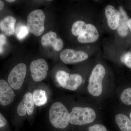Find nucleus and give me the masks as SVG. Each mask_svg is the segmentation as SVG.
Wrapping results in <instances>:
<instances>
[{
  "label": "nucleus",
  "instance_id": "15",
  "mask_svg": "<svg viewBox=\"0 0 131 131\" xmlns=\"http://www.w3.org/2000/svg\"><path fill=\"white\" fill-rule=\"evenodd\" d=\"M33 100L35 105L40 106L45 105L47 102V94L43 90H36L32 94Z\"/></svg>",
  "mask_w": 131,
  "mask_h": 131
},
{
  "label": "nucleus",
  "instance_id": "22",
  "mask_svg": "<svg viewBox=\"0 0 131 131\" xmlns=\"http://www.w3.org/2000/svg\"><path fill=\"white\" fill-rule=\"evenodd\" d=\"M121 61L131 69V52H128L124 54L121 58Z\"/></svg>",
  "mask_w": 131,
  "mask_h": 131
},
{
  "label": "nucleus",
  "instance_id": "12",
  "mask_svg": "<svg viewBox=\"0 0 131 131\" xmlns=\"http://www.w3.org/2000/svg\"><path fill=\"white\" fill-rule=\"evenodd\" d=\"M16 20L12 16L6 17L0 21V30L7 36L13 35L15 32Z\"/></svg>",
  "mask_w": 131,
  "mask_h": 131
},
{
  "label": "nucleus",
  "instance_id": "8",
  "mask_svg": "<svg viewBox=\"0 0 131 131\" xmlns=\"http://www.w3.org/2000/svg\"><path fill=\"white\" fill-rule=\"evenodd\" d=\"M15 96L9 83L5 80H0V105L6 106L11 104Z\"/></svg>",
  "mask_w": 131,
  "mask_h": 131
},
{
  "label": "nucleus",
  "instance_id": "21",
  "mask_svg": "<svg viewBox=\"0 0 131 131\" xmlns=\"http://www.w3.org/2000/svg\"><path fill=\"white\" fill-rule=\"evenodd\" d=\"M120 99L121 102L125 105H131V88L124 90L121 95Z\"/></svg>",
  "mask_w": 131,
  "mask_h": 131
},
{
  "label": "nucleus",
  "instance_id": "19",
  "mask_svg": "<svg viewBox=\"0 0 131 131\" xmlns=\"http://www.w3.org/2000/svg\"><path fill=\"white\" fill-rule=\"evenodd\" d=\"M15 32L17 38L19 40H21L28 35L29 30L27 26L23 24H19L16 26Z\"/></svg>",
  "mask_w": 131,
  "mask_h": 131
},
{
  "label": "nucleus",
  "instance_id": "10",
  "mask_svg": "<svg viewBox=\"0 0 131 131\" xmlns=\"http://www.w3.org/2000/svg\"><path fill=\"white\" fill-rule=\"evenodd\" d=\"M99 33L97 29L92 24L87 25L86 30L78 37V40L81 43H92L95 42L99 38Z\"/></svg>",
  "mask_w": 131,
  "mask_h": 131
},
{
  "label": "nucleus",
  "instance_id": "6",
  "mask_svg": "<svg viewBox=\"0 0 131 131\" xmlns=\"http://www.w3.org/2000/svg\"><path fill=\"white\" fill-rule=\"evenodd\" d=\"M30 69L34 81L40 82L44 80L47 77L49 67L43 59H39L31 63Z\"/></svg>",
  "mask_w": 131,
  "mask_h": 131
},
{
  "label": "nucleus",
  "instance_id": "26",
  "mask_svg": "<svg viewBox=\"0 0 131 131\" xmlns=\"http://www.w3.org/2000/svg\"><path fill=\"white\" fill-rule=\"evenodd\" d=\"M7 121L1 114L0 113V127L5 126L7 124Z\"/></svg>",
  "mask_w": 131,
  "mask_h": 131
},
{
  "label": "nucleus",
  "instance_id": "24",
  "mask_svg": "<svg viewBox=\"0 0 131 131\" xmlns=\"http://www.w3.org/2000/svg\"><path fill=\"white\" fill-rule=\"evenodd\" d=\"M89 131H107L106 128L103 125L95 124L89 128Z\"/></svg>",
  "mask_w": 131,
  "mask_h": 131
},
{
  "label": "nucleus",
  "instance_id": "16",
  "mask_svg": "<svg viewBox=\"0 0 131 131\" xmlns=\"http://www.w3.org/2000/svg\"><path fill=\"white\" fill-rule=\"evenodd\" d=\"M82 78L78 74H71L65 88V89L74 91L81 84Z\"/></svg>",
  "mask_w": 131,
  "mask_h": 131
},
{
  "label": "nucleus",
  "instance_id": "2",
  "mask_svg": "<svg viewBox=\"0 0 131 131\" xmlns=\"http://www.w3.org/2000/svg\"><path fill=\"white\" fill-rule=\"evenodd\" d=\"M96 115L93 109L90 107H76L69 113L68 118L70 124L75 125H83L93 122Z\"/></svg>",
  "mask_w": 131,
  "mask_h": 131
},
{
  "label": "nucleus",
  "instance_id": "29",
  "mask_svg": "<svg viewBox=\"0 0 131 131\" xmlns=\"http://www.w3.org/2000/svg\"><path fill=\"white\" fill-rule=\"evenodd\" d=\"M6 1L8 2L12 3L14 2L15 1H14V0H8V1Z\"/></svg>",
  "mask_w": 131,
  "mask_h": 131
},
{
  "label": "nucleus",
  "instance_id": "20",
  "mask_svg": "<svg viewBox=\"0 0 131 131\" xmlns=\"http://www.w3.org/2000/svg\"><path fill=\"white\" fill-rule=\"evenodd\" d=\"M70 74L62 70L58 71L56 74V78L61 87L65 89Z\"/></svg>",
  "mask_w": 131,
  "mask_h": 131
},
{
  "label": "nucleus",
  "instance_id": "18",
  "mask_svg": "<svg viewBox=\"0 0 131 131\" xmlns=\"http://www.w3.org/2000/svg\"><path fill=\"white\" fill-rule=\"evenodd\" d=\"M87 25L84 21L81 20L76 21L71 28L72 34L74 36H79L85 31Z\"/></svg>",
  "mask_w": 131,
  "mask_h": 131
},
{
  "label": "nucleus",
  "instance_id": "11",
  "mask_svg": "<svg viewBox=\"0 0 131 131\" xmlns=\"http://www.w3.org/2000/svg\"><path fill=\"white\" fill-rule=\"evenodd\" d=\"M105 13L107 19L108 25L112 30L117 29L119 21V12L112 5H108L105 9Z\"/></svg>",
  "mask_w": 131,
  "mask_h": 131
},
{
  "label": "nucleus",
  "instance_id": "3",
  "mask_svg": "<svg viewBox=\"0 0 131 131\" xmlns=\"http://www.w3.org/2000/svg\"><path fill=\"white\" fill-rule=\"evenodd\" d=\"M105 73V68L101 64H97L92 71L89 80L88 89L93 96H99L102 93V81Z\"/></svg>",
  "mask_w": 131,
  "mask_h": 131
},
{
  "label": "nucleus",
  "instance_id": "5",
  "mask_svg": "<svg viewBox=\"0 0 131 131\" xmlns=\"http://www.w3.org/2000/svg\"><path fill=\"white\" fill-rule=\"evenodd\" d=\"M27 67L25 64L19 63L13 68L8 78V82L13 89H21L26 74Z\"/></svg>",
  "mask_w": 131,
  "mask_h": 131
},
{
  "label": "nucleus",
  "instance_id": "30",
  "mask_svg": "<svg viewBox=\"0 0 131 131\" xmlns=\"http://www.w3.org/2000/svg\"><path fill=\"white\" fill-rule=\"evenodd\" d=\"M130 118H131V112L130 113Z\"/></svg>",
  "mask_w": 131,
  "mask_h": 131
},
{
  "label": "nucleus",
  "instance_id": "7",
  "mask_svg": "<svg viewBox=\"0 0 131 131\" xmlns=\"http://www.w3.org/2000/svg\"><path fill=\"white\" fill-rule=\"evenodd\" d=\"M60 57L61 61L67 64L77 63L84 61L88 58L86 52L71 49H64L61 52Z\"/></svg>",
  "mask_w": 131,
  "mask_h": 131
},
{
  "label": "nucleus",
  "instance_id": "17",
  "mask_svg": "<svg viewBox=\"0 0 131 131\" xmlns=\"http://www.w3.org/2000/svg\"><path fill=\"white\" fill-rule=\"evenodd\" d=\"M22 100L26 109L27 114L31 115L34 109V103L33 100L32 94L30 92H28L24 95Z\"/></svg>",
  "mask_w": 131,
  "mask_h": 131
},
{
  "label": "nucleus",
  "instance_id": "14",
  "mask_svg": "<svg viewBox=\"0 0 131 131\" xmlns=\"http://www.w3.org/2000/svg\"><path fill=\"white\" fill-rule=\"evenodd\" d=\"M117 125L121 131H131V120L125 115L118 114L115 117Z\"/></svg>",
  "mask_w": 131,
  "mask_h": 131
},
{
  "label": "nucleus",
  "instance_id": "28",
  "mask_svg": "<svg viewBox=\"0 0 131 131\" xmlns=\"http://www.w3.org/2000/svg\"><path fill=\"white\" fill-rule=\"evenodd\" d=\"M127 24H128V27L130 28L131 32V19H129L127 22Z\"/></svg>",
  "mask_w": 131,
  "mask_h": 131
},
{
  "label": "nucleus",
  "instance_id": "25",
  "mask_svg": "<svg viewBox=\"0 0 131 131\" xmlns=\"http://www.w3.org/2000/svg\"><path fill=\"white\" fill-rule=\"evenodd\" d=\"M7 42L6 38L4 34H0V54L3 51V46Z\"/></svg>",
  "mask_w": 131,
  "mask_h": 131
},
{
  "label": "nucleus",
  "instance_id": "23",
  "mask_svg": "<svg viewBox=\"0 0 131 131\" xmlns=\"http://www.w3.org/2000/svg\"><path fill=\"white\" fill-rule=\"evenodd\" d=\"M17 112L18 115L21 117L25 116L27 113L26 109L22 100L17 107Z\"/></svg>",
  "mask_w": 131,
  "mask_h": 131
},
{
  "label": "nucleus",
  "instance_id": "1",
  "mask_svg": "<svg viewBox=\"0 0 131 131\" xmlns=\"http://www.w3.org/2000/svg\"><path fill=\"white\" fill-rule=\"evenodd\" d=\"M68 109L63 103L56 102L51 105L49 112L50 122L54 127L64 129L69 125Z\"/></svg>",
  "mask_w": 131,
  "mask_h": 131
},
{
  "label": "nucleus",
  "instance_id": "9",
  "mask_svg": "<svg viewBox=\"0 0 131 131\" xmlns=\"http://www.w3.org/2000/svg\"><path fill=\"white\" fill-rule=\"evenodd\" d=\"M41 43L44 47L51 46L56 51L61 50L63 46V40L60 38H57V34L52 31L45 34L41 38Z\"/></svg>",
  "mask_w": 131,
  "mask_h": 131
},
{
  "label": "nucleus",
  "instance_id": "13",
  "mask_svg": "<svg viewBox=\"0 0 131 131\" xmlns=\"http://www.w3.org/2000/svg\"><path fill=\"white\" fill-rule=\"evenodd\" d=\"M120 18L117 30L118 33L122 37H126L128 34L129 17L122 7L119 8Z\"/></svg>",
  "mask_w": 131,
  "mask_h": 131
},
{
  "label": "nucleus",
  "instance_id": "27",
  "mask_svg": "<svg viewBox=\"0 0 131 131\" xmlns=\"http://www.w3.org/2000/svg\"><path fill=\"white\" fill-rule=\"evenodd\" d=\"M4 4L3 2L2 1H0V11H1L4 7Z\"/></svg>",
  "mask_w": 131,
  "mask_h": 131
},
{
  "label": "nucleus",
  "instance_id": "4",
  "mask_svg": "<svg viewBox=\"0 0 131 131\" xmlns=\"http://www.w3.org/2000/svg\"><path fill=\"white\" fill-rule=\"evenodd\" d=\"M45 16L41 9H35L31 12L27 17L28 30L36 36L42 35L45 30Z\"/></svg>",
  "mask_w": 131,
  "mask_h": 131
}]
</instances>
